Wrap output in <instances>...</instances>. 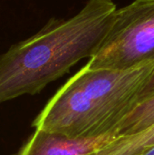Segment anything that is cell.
I'll return each instance as SVG.
<instances>
[{
	"mask_svg": "<svg viewBox=\"0 0 154 155\" xmlns=\"http://www.w3.org/2000/svg\"><path fill=\"white\" fill-rule=\"evenodd\" d=\"M154 124V94L140 102L114 128L115 136L133 135Z\"/></svg>",
	"mask_w": 154,
	"mask_h": 155,
	"instance_id": "8992f818",
	"label": "cell"
},
{
	"mask_svg": "<svg viewBox=\"0 0 154 155\" xmlns=\"http://www.w3.org/2000/svg\"><path fill=\"white\" fill-rule=\"evenodd\" d=\"M113 0H88L68 19L51 18L0 54V104L35 94L99 49L114 20Z\"/></svg>",
	"mask_w": 154,
	"mask_h": 155,
	"instance_id": "6da1fadb",
	"label": "cell"
},
{
	"mask_svg": "<svg viewBox=\"0 0 154 155\" xmlns=\"http://www.w3.org/2000/svg\"><path fill=\"white\" fill-rule=\"evenodd\" d=\"M152 94H154V73L152 74V77L150 78V80L148 81V83L146 84V85L144 86L143 92L141 93V95L139 98V103L149 98Z\"/></svg>",
	"mask_w": 154,
	"mask_h": 155,
	"instance_id": "52a82bcc",
	"label": "cell"
},
{
	"mask_svg": "<svg viewBox=\"0 0 154 155\" xmlns=\"http://www.w3.org/2000/svg\"><path fill=\"white\" fill-rule=\"evenodd\" d=\"M117 136L71 138L60 134L35 130L18 155H90L113 141Z\"/></svg>",
	"mask_w": 154,
	"mask_h": 155,
	"instance_id": "277c9868",
	"label": "cell"
},
{
	"mask_svg": "<svg viewBox=\"0 0 154 155\" xmlns=\"http://www.w3.org/2000/svg\"><path fill=\"white\" fill-rule=\"evenodd\" d=\"M153 73L154 62L128 70L91 69L85 64L72 78L92 106L102 134L107 135L138 104Z\"/></svg>",
	"mask_w": 154,
	"mask_h": 155,
	"instance_id": "3957f363",
	"label": "cell"
},
{
	"mask_svg": "<svg viewBox=\"0 0 154 155\" xmlns=\"http://www.w3.org/2000/svg\"><path fill=\"white\" fill-rule=\"evenodd\" d=\"M154 62V0H133L117 8L91 69L128 70Z\"/></svg>",
	"mask_w": 154,
	"mask_h": 155,
	"instance_id": "7a4b0ae2",
	"label": "cell"
},
{
	"mask_svg": "<svg viewBox=\"0 0 154 155\" xmlns=\"http://www.w3.org/2000/svg\"><path fill=\"white\" fill-rule=\"evenodd\" d=\"M153 145L154 124L133 135L117 136L113 141L90 155H139Z\"/></svg>",
	"mask_w": 154,
	"mask_h": 155,
	"instance_id": "5b68a950",
	"label": "cell"
},
{
	"mask_svg": "<svg viewBox=\"0 0 154 155\" xmlns=\"http://www.w3.org/2000/svg\"><path fill=\"white\" fill-rule=\"evenodd\" d=\"M139 155H154V145L145 149L143 152H142Z\"/></svg>",
	"mask_w": 154,
	"mask_h": 155,
	"instance_id": "ba28073f",
	"label": "cell"
}]
</instances>
